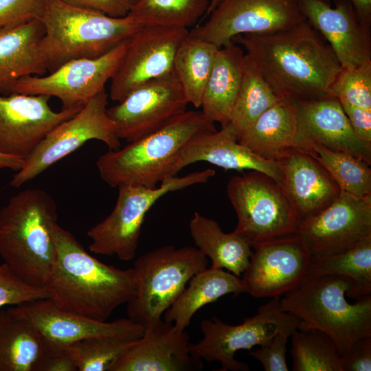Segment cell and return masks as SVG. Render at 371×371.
I'll return each instance as SVG.
<instances>
[{
    "instance_id": "6da1fadb",
    "label": "cell",
    "mask_w": 371,
    "mask_h": 371,
    "mask_svg": "<svg viewBox=\"0 0 371 371\" xmlns=\"http://www.w3.org/2000/svg\"><path fill=\"white\" fill-rule=\"evenodd\" d=\"M280 99L293 102L330 95L342 67L323 36L305 20L288 29L234 37Z\"/></svg>"
},
{
    "instance_id": "7a4b0ae2",
    "label": "cell",
    "mask_w": 371,
    "mask_h": 371,
    "mask_svg": "<svg viewBox=\"0 0 371 371\" xmlns=\"http://www.w3.org/2000/svg\"><path fill=\"white\" fill-rule=\"evenodd\" d=\"M54 234L56 256L45 287L58 308L106 321L116 308L134 297L133 268L122 269L100 262L58 223Z\"/></svg>"
},
{
    "instance_id": "3957f363",
    "label": "cell",
    "mask_w": 371,
    "mask_h": 371,
    "mask_svg": "<svg viewBox=\"0 0 371 371\" xmlns=\"http://www.w3.org/2000/svg\"><path fill=\"white\" fill-rule=\"evenodd\" d=\"M56 204L47 192L28 188L0 208V256L21 280L45 287L56 256Z\"/></svg>"
},
{
    "instance_id": "277c9868",
    "label": "cell",
    "mask_w": 371,
    "mask_h": 371,
    "mask_svg": "<svg viewBox=\"0 0 371 371\" xmlns=\"http://www.w3.org/2000/svg\"><path fill=\"white\" fill-rule=\"evenodd\" d=\"M216 131L201 111H186L161 129L117 150H109L97 161L101 179L109 186L155 188L177 176L180 152L196 135Z\"/></svg>"
},
{
    "instance_id": "5b68a950",
    "label": "cell",
    "mask_w": 371,
    "mask_h": 371,
    "mask_svg": "<svg viewBox=\"0 0 371 371\" xmlns=\"http://www.w3.org/2000/svg\"><path fill=\"white\" fill-rule=\"evenodd\" d=\"M39 20L38 49L49 72L71 60L101 56L143 26L128 14L111 16L61 0H48Z\"/></svg>"
},
{
    "instance_id": "8992f818",
    "label": "cell",
    "mask_w": 371,
    "mask_h": 371,
    "mask_svg": "<svg viewBox=\"0 0 371 371\" xmlns=\"http://www.w3.org/2000/svg\"><path fill=\"white\" fill-rule=\"evenodd\" d=\"M353 281L341 275L305 276L280 300L281 308L295 317L297 328H315L328 335L344 356L358 339L371 336V295L354 304L345 294Z\"/></svg>"
},
{
    "instance_id": "52a82bcc",
    "label": "cell",
    "mask_w": 371,
    "mask_h": 371,
    "mask_svg": "<svg viewBox=\"0 0 371 371\" xmlns=\"http://www.w3.org/2000/svg\"><path fill=\"white\" fill-rule=\"evenodd\" d=\"M197 247L168 245L138 257L133 265L135 293L127 303L128 318L145 328L157 324L186 284L207 267Z\"/></svg>"
},
{
    "instance_id": "ba28073f",
    "label": "cell",
    "mask_w": 371,
    "mask_h": 371,
    "mask_svg": "<svg viewBox=\"0 0 371 371\" xmlns=\"http://www.w3.org/2000/svg\"><path fill=\"white\" fill-rule=\"evenodd\" d=\"M214 175L215 170L205 169L172 177L155 188L118 187L117 199L112 212L87 232L91 240L89 251L98 255L116 256L123 261L133 260L137 253L144 221L152 206L166 194L206 183Z\"/></svg>"
},
{
    "instance_id": "9c48e42d",
    "label": "cell",
    "mask_w": 371,
    "mask_h": 371,
    "mask_svg": "<svg viewBox=\"0 0 371 371\" xmlns=\"http://www.w3.org/2000/svg\"><path fill=\"white\" fill-rule=\"evenodd\" d=\"M227 197L238 218L235 233L254 245L297 234L298 220L280 183L251 170L232 177Z\"/></svg>"
},
{
    "instance_id": "30bf717a",
    "label": "cell",
    "mask_w": 371,
    "mask_h": 371,
    "mask_svg": "<svg viewBox=\"0 0 371 371\" xmlns=\"http://www.w3.org/2000/svg\"><path fill=\"white\" fill-rule=\"evenodd\" d=\"M280 300V296L271 297L256 315L238 325L228 324L216 317L203 319L200 326L203 337L190 344L191 355L208 362L219 361L220 371H247L248 366L234 358L238 350L265 345L281 330L291 335L298 328L299 319L281 308Z\"/></svg>"
},
{
    "instance_id": "8fae6325",
    "label": "cell",
    "mask_w": 371,
    "mask_h": 371,
    "mask_svg": "<svg viewBox=\"0 0 371 371\" xmlns=\"http://www.w3.org/2000/svg\"><path fill=\"white\" fill-rule=\"evenodd\" d=\"M127 40L101 56L71 60L48 74L29 75L0 84V93L43 95L59 99L63 109L82 108L105 90L122 59Z\"/></svg>"
},
{
    "instance_id": "7c38bea8",
    "label": "cell",
    "mask_w": 371,
    "mask_h": 371,
    "mask_svg": "<svg viewBox=\"0 0 371 371\" xmlns=\"http://www.w3.org/2000/svg\"><path fill=\"white\" fill-rule=\"evenodd\" d=\"M108 98L106 91H101L50 131L13 175L10 186L21 187L90 140H99L109 150L120 148V139L106 113Z\"/></svg>"
},
{
    "instance_id": "4fadbf2b",
    "label": "cell",
    "mask_w": 371,
    "mask_h": 371,
    "mask_svg": "<svg viewBox=\"0 0 371 371\" xmlns=\"http://www.w3.org/2000/svg\"><path fill=\"white\" fill-rule=\"evenodd\" d=\"M188 100L175 71L151 80L107 108L120 139L128 143L147 136L187 111Z\"/></svg>"
},
{
    "instance_id": "5bb4252c",
    "label": "cell",
    "mask_w": 371,
    "mask_h": 371,
    "mask_svg": "<svg viewBox=\"0 0 371 371\" xmlns=\"http://www.w3.org/2000/svg\"><path fill=\"white\" fill-rule=\"evenodd\" d=\"M209 15L189 34L219 48L238 35L277 32L306 20L297 0H223Z\"/></svg>"
},
{
    "instance_id": "9a60e30c",
    "label": "cell",
    "mask_w": 371,
    "mask_h": 371,
    "mask_svg": "<svg viewBox=\"0 0 371 371\" xmlns=\"http://www.w3.org/2000/svg\"><path fill=\"white\" fill-rule=\"evenodd\" d=\"M188 32L181 27H141L127 40L109 97L119 102L143 84L172 73L177 51Z\"/></svg>"
},
{
    "instance_id": "2e32d148",
    "label": "cell",
    "mask_w": 371,
    "mask_h": 371,
    "mask_svg": "<svg viewBox=\"0 0 371 371\" xmlns=\"http://www.w3.org/2000/svg\"><path fill=\"white\" fill-rule=\"evenodd\" d=\"M297 234L312 257L355 247L371 236V194L359 196L341 191L328 207L302 222Z\"/></svg>"
},
{
    "instance_id": "e0dca14e",
    "label": "cell",
    "mask_w": 371,
    "mask_h": 371,
    "mask_svg": "<svg viewBox=\"0 0 371 371\" xmlns=\"http://www.w3.org/2000/svg\"><path fill=\"white\" fill-rule=\"evenodd\" d=\"M243 273L245 292L254 297L280 296L305 277L311 255L298 234L258 243Z\"/></svg>"
},
{
    "instance_id": "ac0fdd59",
    "label": "cell",
    "mask_w": 371,
    "mask_h": 371,
    "mask_svg": "<svg viewBox=\"0 0 371 371\" xmlns=\"http://www.w3.org/2000/svg\"><path fill=\"white\" fill-rule=\"evenodd\" d=\"M50 97L0 93V153L25 160L47 134L82 108L54 111Z\"/></svg>"
},
{
    "instance_id": "d6986e66",
    "label": "cell",
    "mask_w": 371,
    "mask_h": 371,
    "mask_svg": "<svg viewBox=\"0 0 371 371\" xmlns=\"http://www.w3.org/2000/svg\"><path fill=\"white\" fill-rule=\"evenodd\" d=\"M12 306L38 330L45 346L49 348H64L75 341L98 336L135 341L139 339L145 331L144 326L129 318L106 322L64 311L49 298Z\"/></svg>"
},
{
    "instance_id": "ffe728a7",
    "label": "cell",
    "mask_w": 371,
    "mask_h": 371,
    "mask_svg": "<svg viewBox=\"0 0 371 371\" xmlns=\"http://www.w3.org/2000/svg\"><path fill=\"white\" fill-rule=\"evenodd\" d=\"M295 104V149L305 151L313 144H319L371 164V143L355 134L337 98L328 95Z\"/></svg>"
},
{
    "instance_id": "44dd1931",
    "label": "cell",
    "mask_w": 371,
    "mask_h": 371,
    "mask_svg": "<svg viewBox=\"0 0 371 371\" xmlns=\"http://www.w3.org/2000/svg\"><path fill=\"white\" fill-rule=\"evenodd\" d=\"M300 11L329 43L342 69L371 61V34L349 0H297Z\"/></svg>"
},
{
    "instance_id": "7402d4cb",
    "label": "cell",
    "mask_w": 371,
    "mask_h": 371,
    "mask_svg": "<svg viewBox=\"0 0 371 371\" xmlns=\"http://www.w3.org/2000/svg\"><path fill=\"white\" fill-rule=\"evenodd\" d=\"M187 331L161 319L145 328L143 336L113 366L110 371H192L202 370L201 359L190 351Z\"/></svg>"
},
{
    "instance_id": "603a6c76",
    "label": "cell",
    "mask_w": 371,
    "mask_h": 371,
    "mask_svg": "<svg viewBox=\"0 0 371 371\" xmlns=\"http://www.w3.org/2000/svg\"><path fill=\"white\" fill-rule=\"evenodd\" d=\"M281 186L300 224L328 207L341 190L328 172L311 155L295 149L278 161Z\"/></svg>"
},
{
    "instance_id": "cb8c5ba5",
    "label": "cell",
    "mask_w": 371,
    "mask_h": 371,
    "mask_svg": "<svg viewBox=\"0 0 371 371\" xmlns=\"http://www.w3.org/2000/svg\"><path fill=\"white\" fill-rule=\"evenodd\" d=\"M199 161H206L226 170L259 171L280 185L282 180L280 163L263 159L241 144L228 124L219 131L203 132L190 139L180 152L177 174L184 167Z\"/></svg>"
},
{
    "instance_id": "d4e9b609",
    "label": "cell",
    "mask_w": 371,
    "mask_h": 371,
    "mask_svg": "<svg viewBox=\"0 0 371 371\" xmlns=\"http://www.w3.org/2000/svg\"><path fill=\"white\" fill-rule=\"evenodd\" d=\"M244 57L242 47L234 42L218 49L200 106L210 122L220 123L221 127L230 122L241 82Z\"/></svg>"
},
{
    "instance_id": "484cf974",
    "label": "cell",
    "mask_w": 371,
    "mask_h": 371,
    "mask_svg": "<svg viewBox=\"0 0 371 371\" xmlns=\"http://www.w3.org/2000/svg\"><path fill=\"white\" fill-rule=\"evenodd\" d=\"M296 104L282 99L264 112L238 142L260 157L278 161L295 148Z\"/></svg>"
},
{
    "instance_id": "4316f807",
    "label": "cell",
    "mask_w": 371,
    "mask_h": 371,
    "mask_svg": "<svg viewBox=\"0 0 371 371\" xmlns=\"http://www.w3.org/2000/svg\"><path fill=\"white\" fill-rule=\"evenodd\" d=\"M243 292V283L238 276L222 269L206 267L190 280L188 286L166 311L164 321L172 323L177 330H185L192 316L205 304L229 293Z\"/></svg>"
},
{
    "instance_id": "83f0119b",
    "label": "cell",
    "mask_w": 371,
    "mask_h": 371,
    "mask_svg": "<svg viewBox=\"0 0 371 371\" xmlns=\"http://www.w3.org/2000/svg\"><path fill=\"white\" fill-rule=\"evenodd\" d=\"M44 30L39 19L0 27V84L47 71L38 49Z\"/></svg>"
},
{
    "instance_id": "f1b7e54d",
    "label": "cell",
    "mask_w": 371,
    "mask_h": 371,
    "mask_svg": "<svg viewBox=\"0 0 371 371\" xmlns=\"http://www.w3.org/2000/svg\"><path fill=\"white\" fill-rule=\"evenodd\" d=\"M45 348L40 333L12 305L0 310V371H36Z\"/></svg>"
},
{
    "instance_id": "f546056e",
    "label": "cell",
    "mask_w": 371,
    "mask_h": 371,
    "mask_svg": "<svg viewBox=\"0 0 371 371\" xmlns=\"http://www.w3.org/2000/svg\"><path fill=\"white\" fill-rule=\"evenodd\" d=\"M189 229L197 248L211 260L210 267L227 269L238 277L244 273L253 252L241 236L223 232L216 221L198 212L190 219Z\"/></svg>"
},
{
    "instance_id": "4dcf8cb0",
    "label": "cell",
    "mask_w": 371,
    "mask_h": 371,
    "mask_svg": "<svg viewBox=\"0 0 371 371\" xmlns=\"http://www.w3.org/2000/svg\"><path fill=\"white\" fill-rule=\"evenodd\" d=\"M216 45L188 34L179 47L174 60V71L181 85L188 104L199 108L211 74Z\"/></svg>"
},
{
    "instance_id": "1f68e13d",
    "label": "cell",
    "mask_w": 371,
    "mask_h": 371,
    "mask_svg": "<svg viewBox=\"0 0 371 371\" xmlns=\"http://www.w3.org/2000/svg\"><path fill=\"white\" fill-rule=\"evenodd\" d=\"M341 275L350 278L353 286L346 295L356 300L371 295V236L341 254L312 257L305 276Z\"/></svg>"
},
{
    "instance_id": "d6a6232c",
    "label": "cell",
    "mask_w": 371,
    "mask_h": 371,
    "mask_svg": "<svg viewBox=\"0 0 371 371\" xmlns=\"http://www.w3.org/2000/svg\"><path fill=\"white\" fill-rule=\"evenodd\" d=\"M281 100L265 80L251 58L245 54L241 82L228 124L238 140L264 112Z\"/></svg>"
},
{
    "instance_id": "836d02e7",
    "label": "cell",
    "mask_w": 371,
    "mask_h": 371,
    "mask_svg": "<svg viewBox=\"0 0 371 371\" xmlns=\"http://www.w3.org/2000/svg\"><path fill=\"white\" fill-rule=\"evenodd\" d=\"M210 0H136L128 15L142 25L186 28L208 9Z\"/></svg>"
},
{
    "instance_id": "e575fe53",
    "label": "cell",
    "mask_w": 371,
    "mask_h": 371,
    "mask_svg": "<svg viewBox=\"0 0 371 371\" xmlns=\"http://www.w3.org/2000/svg\"><path fill=\"white\" fill-rule=\"evenodd\" d=\"M304 152L328 172L341 191L359 196L371 194L370 164L363 159L319 144H313Z\"/></svg>"
},
{
    "instance_id": "d590c367",
    "label": "cell",
    "mask_w": 371,
    "mask_h": 371,
    "mask_svg": "<svg viewBox=\"0 0 371 371\" xmlns=\"http://www.w3.org/2000/svg\"><path fill=\"white\" fill-rule=\"evenodd\" d=\"M291 336L293 371H341V355L325 333L297 328Z\"/></svg>"
},
{
    "instance_id": "8d00e7d4",
    "label": "cell",
    "mask_w": 371,
    "mask_h": 371,
    "mask_svg": "<svg viewBox=\"0 0 371 371\" xmlns=\"http://www.w3.org/2000/svg\"><path fill=\"white\" fill-rule=\"evenodd\" d=\"M138 340V339H137ZM137 340L98 336L75 341L66 347L78 371H110Z\"/></svg>"
},
{
    "instance_id": "74e56055",
    "label": "cell",
    "mask_w": 371,
    "mask_h": 371,
    "mask_svg": "<svg viewBox=\"0 0 371 371\" xmlns=\"http://www.w3.org/2000/svg\"><path fill=\"white\" fill-rule=\"evenodd\" d=\"M330 94L340 103L371 110V61L350 69H342Z\"/></svg>"
},
{
    "instance_id": "f35d334b",
    "label": "cell",
    "mask_w": 371,
    "mask_h": 371,
    "mask_svg": "<svg viewBox=\"0 0 371 371\" xmlns=\"http://www.w3.org/2000/svg\"><path fill=\"white\" fill-rule=\"evenodd\" d=\"M45 298H49L45 287L25 282L5 262L0 264V308Z\"/></svg>"
},
{
    "instance_id": "ab89813d",
    "label": "cell",
    "mask_w": 371,
    "mask_h": 371,
    "mask_svg": "<svg viewBox=\"0 0 371 371\" xmlns=\"http://www.w3.org/2000/svg\"><path fill=\"white\" fill-rule=\"evenodd\" d=\"M48 0H0V27H12L40 19Z\"/></svg>"
},
{
    "instance_id": "60d3db41",
    "label": "cell",
    "mask_w": 371,
    "mask_h": 371,
    "mask_svg": "<svg viewBox=\"0 0 371 371\" xmlns=\"http://www.w3.org/2000/svg\"><path fill=\"white\" fill-rule=\"evenodd\" d=\"M290 336L289 332L281 330L267 344L250 351L249 354L260 362L265 371H288L286 353L287 339Z\"/></svg>"
},
{
    "instance_id": "b9f144b4",
    "label": "cell",
    "mask_w": 371,
    "mask_h": 371,
    "mask_svg": "<svg viewBox=\"0 0 371 371\" xmlns=\"http://www.w3.org/2000/svg\"><path fill=\"white\" fill-rule=\"evenodd\" d=\"M341 371L371 370V336L357 339L341 357Z\"/></svg>"
},
{
    "instance_id": "7bdbcfd3",
    "label": "cell",
    "mask_w": 371,
    "mask_h": 371,
    "mask_svg": "<svg viewBox=\"0 0 371 371\" xmlns=\"http://www.w3.org/2000/svg\"><path fill=\"white\" fill-rule=\"evenodd\" d=\"M75 362L66 349L45 346L44 353L38 361L36 371H76Z\"/></svg>"
},
{
    "instance_id": "ee69618b",
    "label": "cell",
    "mask_w": 371,
    "mask_h": 371,
    "mask_svg": "<svg viewBox=\"0 0 371 371\" xmlns=\"http://www.w3.org/2000/svg\"><path fill=\"white\" fill-rule=\"evenodd\" d=\"M72 5L93 9L109 16H126L131 9V0H61Z\"/></svg>"
},
{
    "instance_id": "f6af8a7d",
    "label": "cell",
    "mask_w": 371,
    "mask_h": 371,
    "mask_svg": "<svg viewBox=\"0 0 371 371\" xmlns=\"http://www.w3.org/2000/svg\"><path fill=\"white\" fill-rule=\"evenodd\" d=\"M340 104L355 134L362 140L371 143V110L346 103Z\"/></svg>"
},
{
    "instance_id": "bcb514c9",
    "label": "cell",
    "mask_w": 371,
    "mask_h": 371,
    "mask_svg": "<svg viewBox=\"0 0 371 371\" xmlns=\"http://www.w3.org/2000/svg\"><path fill=\"white\" fill-rule=\"evenodd\" d=\"M365 30L371 34V0H349Z\"/></svg>"
},
{
    "instance_id": "7dc6e473",
    "label": "cell",
    "mask_w": 371,
    "mask_h": 371,
    "mask_svg": "<svg viewBox=\"0 0 371 371\" xmlns=\"http://www.w3.org/2000/svg\"><path fill=\"white\" fill-rule=\"evenodd\" d=\"M25 160L0 153V169L19 171L23 166Z\"/></svg>"
},
{
    "instance_id": "c3c4849f",
    "label": "cell",
    "mask_w": 371,
    "mask_h": 371,
    "mask_svg": "<svg viewBox=\"0 0 371 371\" xmlns=\"http://www.w3.org/2000/svg\"><path fill=\"white\" fill-rule=\"evenodd\" d=\"M223 0H210L208 9L206 14L209 15Z\"/></svg>"
},
{
    "instance_id": "681fc988",
    "label": "cell",
    "mask_w": 371,
    "mask_h": 371,
    "mask_svg": "<svg viewBox=\"0 0 371 371\" xmlns=\"http://www.w3.org/2000/svg\"><path fill=\"white\" fill-rule=\"evenodd\" d=\"M132 4L136 1V0H131Z\"/></svg>"
}]
</instances>
